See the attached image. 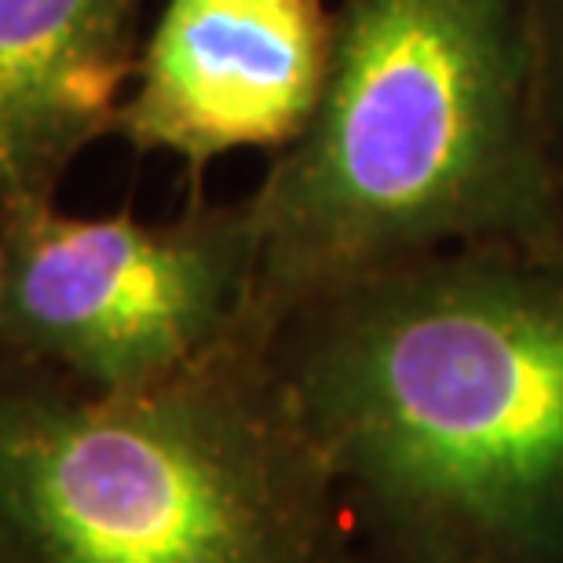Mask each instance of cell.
Listing matches in <instances>:
<instances>
[{
  "instance_id": "obj_1",
  "label": "cell",
  "mask_w": 563,
  "mask_h": 563,
  "mask_svg": "<svg viewBox=\"0 0 563 563\" xmlns=\"http://www.w3.org/2000/svg\"><path fill=\"white\" fill-rule=\"evenodd\" d=\"M267 355L355 563H563V234L347 278Z\"/></svg>"
},
{
  "instance_id": "obj_2",
  "label": "cell",
  "mask_w": 563,
  "mask_h": 563,
  "mask_svg": "<svg viewBox=\"0 0 563 563\" xmlns=\"http://www.w3.org/2000/svg\"><path fill=\"white\" fill-rule=\"evenodd\" d=\"M250 201L264 341L377 267L563 234L538 0H333L319 107Z\"/></svg>"
},
{
  "instance_id": "obj_3",
  "label": "cell",
  "mask_w": 563,
  "mask_h": 563,
  "mask_svg": "<svg viewBox=\"0 0 563 563\" xmlns=\"http://www.w3.org/2000/svg\"><path fill=\"white\" fill-rule=\"evenodd\" d=\"M0 563H355L264 336L140 391L0 358Z\"/></svg>"
},
{
  "instance_id": "obj_4",
  "label": "cell",
  "mask_w": 563,
  "mask_h": 563,
  "mask_svg": "<svg viewBox=\"0 0 563 563\" xmlns=\"http://www.w3.org/2000/svg\"><path fill=\"white\" fill-rule=\"evenodd\" d=\"M256 264L250 195L162 223L26 206L0 220V358L92 391L162 385L261 336Z\"/></svg>"
},
{
  "instance_id": "obj_5",
  "label": "cell",
  "mask_w": 563,
  "mask_h": 563,
  "mask_svg": "<svg viewBox=\"0 0 563 563\" xmlns=\"http://www.w3.org/2000/svg\"><path fill=\"white\" fill-rule=\"evenodd\" d=\"M330 44V0H165L114 136L187 162L195 184L231 151L278 154L319 107Z\"/></svg>"
},
{
  "instance_id": "obj_6",
  "label": "cell",
  "mask_w": 563,
  "mask_h": 563,
  "mask_svg": "<svg viewBox=\"0 0 563 563\" xmlns=\"http://www.w3.org/2000/svg\"><path fill=\"white\" fill-rule=\"evenodd\" d=\"M146 0H0V220L55 201L66 168L114 132Z\"/></svg>"
},
{
  "instance_id": "obj_7",
  "label": "cell",
  "mask_w": 563,
  "mask_h": 563,
  "mask_svg": "<svg viewBox=\"0 0 563 563\" xmlns=\"http://www.w3.org/2000/svg\"><path fill=\"white\" fill-rule=\"evenodd\" d=\"M538 41H542V88L553 157L563 179V0H538Z\"/></svg>"
}]
</instances>
